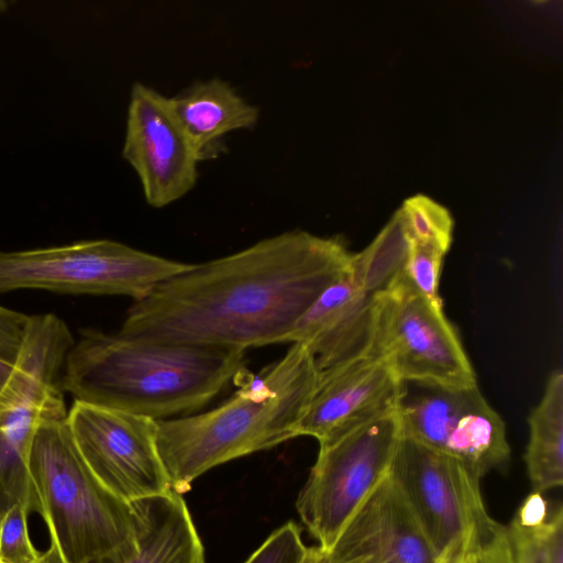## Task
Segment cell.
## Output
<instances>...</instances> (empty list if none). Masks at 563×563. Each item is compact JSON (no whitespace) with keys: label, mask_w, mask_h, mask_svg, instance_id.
I'll list each match as a JSON object with an SVG mask.
<instances>
[{"label":"cell","mask_w":563,"mask_h":563,"mask_svg":"<svg viewBox=\"0 0 563 563\" xmlns=\"http://www.w3.org/2000/svg\"><path fill=\"white\" fill-rule=\"evenodd\" d=\"M123 157L136 172L146 202L154 208L189 192L203 159L170 99L141 82L133 85L130 95Z\"/></svg>","instance_id":"8fae6325"},{"label":"cell","mask_w":563,"mask_h":563,"mask_svg":"<svg viewBox=\"0 0 563 563\" xmlns=\"http://www.w3.org/2000/svg\"><path fill=\"white\" fill-rule=\"evenodd\" d=\"M483 540L452 543L439 552L432 563H477L478 550Z\"/></svg>","instance_id":"f1b7e54d"},{"label":"cell","mask_w":563,"mask_h":563,"mask_svg":"<svg viewBox=\"0 0 563 563\" xmlns=\"http://www.w3.org/2000/svg\"><path fill=\"white\" fill-rule=\"evenodd\" d=\"M327 552L329 563H432L438 554L389 472Z\"/></svg>","instance_id":"4fadbf2b"},{"label":"cell","mask_w":563,"mask_h":563,"mask_svg":"<svg viewBox=\"0 0 563 563\" xmlns=\"http://www.w3.org/2000/svg\"><path fill=\"white\" fill-rule=\"evenodd\" d=\"M1 563V562H0Z\"/></svg>","instance_id":"1f68e13d"},{"label":"cell","mask_w":563,"mask_h":563,"mask_svg":"<svg viewBox=\"0 0 563 563\" xmlns=\"http://www.w3.org/2000/svg\"><path fill=\"white\" fill-rule=\"evenodd\" d=\"M306 550L300 529L290 521L275 530L244 563H300Z\"/></svg>","instance_id":"603a6c76"},{"label":"cell","mask_w":563,"mask_h":563,"mask_svg":"<svg viewBox=\"0 0 563 563\" xmlns=\"http://www.w3.org/2000/svg\"><path fill=\"white\" fill-rule=\"evenodd\" d=\"M173 110L202 158L216 156L221 137L235 130L253 129L258 110L225 81H199L169 98Z\"/></svg>","instance_id":"2e32d148"},{"label":"cell","mask_w":563,"mask_h":563,"mask_svg":"<svg viewBox=\"0 0 563 563\" xmlns=\"http://www.w3.org/2000/svg\"><path fill=\"white\" fill-rule=\"evenodd\" d=\"M32 511L44 519L64 563L92 561L135 547L130 503L91 472L73 439L67 417L37 428L30 452Z\"/></svg>","instance_id":"277c9868"},{"label":"cell","mask_w":563,"mask_h":563,"mask_svg":"<svg viewBox=\"0 0 563 563\" xmlns=\"http://www.w3.org/2000/svg\"><path fill=\"white\" fill-rule=\"evenodd\" d=\"M525 453L532 492L543 493L563 484V373L553 371L539 404L529 418Z\"/></svg>","instance_id":"e0dca14e"},{"label":"cell","mask_w":563,"mask_h":563,"mask_svg":"<svg viewBox=\"0 0 563 563\" xmlns=\"http://www.w3.org/2000/svg\"><path fill=\"white\" fill-rule=\"evenodd\" d=\"M135 547L91 563H205V550L181 494H165L131 503Z\"/></svg>","instance_id":"9a60e30c"},{"label":"cell","mask_w":563,"mask_h":563,"mask_svg":"<svg viewBox=\"0 0 563 563\" xmlns=\"http://www.w3.org/2000/svg\"><path fill=\"white\" fill-rule=\"evenodd\" d=\"M30 317L0 306V355L19 361Z\"/></svg>","instance_id":"cb8c5ba5"},{"label":"cell","mask_w":563,"mask_h":563,"mask_svg":"<svg viewBox=\"0 0 563 563\" xmlns=\"http://www.w3.org/2000/svg\"><path fill=\"white\" fill-rule=\"evenodd\" d=\"M409 247L410 239L398 209L366 249L352 253L349 273L367 294L384 295L405 278Z\"/></svg>","instance_id":"ac0fdd59"},{"label":"cell","mask_w":563,"mask_h":563,"mask_svg":"<svg viewBox=\"0 0 563 563\" xmlns=\"http://www.w3.org/2000/svg\"><path fill=\"white\" fill-rule=\"evenodd\" d=\"M437 553L482 541L494 528L481 477L459 460L401 432L389 468Z\"/></svg>","instance_id":"52a82bcc"},{"label":"cell","mask_w":563,"mask_h":563,"mask_svg":"<svg viewBox=\"0 0 563 563\" xmlns=\"http://www.w3.org/2000/svg\"><path fill=\"white\" fill-rule=\"evenodd\" d=\"M445 254L437 247L410 242L405 278L416 291L435 303H442L439 286Z\"/></svg>","instance_id":"44dd1931"},{"label":"cell","mask_w":563,"mask_h":563,"mask_svg":"<svg viewBox=\"0 0 563 563\" xmlns=\"http://www.w3.org/2000/svg\"><path fill=\"white\" fill-rule=\"evenodd\" d=\"M401 382L377 355L320 371L317 387L296 426V437L319 443L397 410Z\"/></svg>","instance_id":"7c38bea8"},{"label":"cell","mask_w":563,"mask_h":563,"mask_svg":"<svg viewBox=\"0 0 563 563\" xmlns=\"http://www.w3.org/2000/svg\"><path fill=\"white\" fill-rule=\"evenodd\" d=\"M319 376L310 350L291 343L258 375L241 373L239 389L214 409L156 420L157 448L172 489L183 494L214 466L296 438Z\"/></svg>","instance_id":"3957f363"},{"label":"cell","mask_w":563,"mask_h":563,"mask_svg":"<svg viewBox=\"0 0 563 563\" xmlns=\"http://www.w3.org/2000/svg\"><path fill=\"white\" fill-rule=\"evenodd\" d=\"M351 256L340 238L287 231L164 280L134 301L119 333L244 351L285 343Z\"/></svg>","instance_id":"6da1fadb"},{"label":"cell","mask_w":563,"mask_h":563,"mask_svg":"<svg viewBox=\"0 0 563 563\" xmlns=\"http://www.w3.org/2000/svg\"><path fill=\"white\" fill-rule=\"evenodd\" d=\"M410 242L437 247L448 253L454 222L450 211L424 195L406 199L400 208Z\"/></svg>","instance_id":"d6986e66"},{"label":"cell","mask_w":563,"mask_h":563,"mask_svg":"<svg viewBox=\"0 0 563 563\" xmlns=\"http://www.w3.org/2000/svg\"><path fill=\"white\" fill-rule=\"evenodd\" d=\"M372 355L382 357L400 382L452 387L476 385L475 371L442 303L416 291L404 278L377 296Z\"/></svg>","instance_id":"ba28073f"},{"label":"cell","mask_w":563,"mask_h":563,"mask_svg":"<svg viewBox=\"0 0 563 563\" xmlns=\"http://www.w3.org/2000/svg\"><path fill=\"white\" fill-rule=\"evenodd\" d=\"M506 527L512 563H543L538 528H525L514 520Z\"/></svg>","instance_id":"d4e9b609"},{"label":"cell","mask_w":563,"mask_h":563,"mask_svg":"<svg viewBox=\"0 0 563 563\" xmlns=\"http://www.w3.org/2000/svg\"><path fill=\"white\" fill-rule=\"evenodd\" d=\"M377 296L364 291L347 271L307 309L286 343L305 344L320 371L372 355Z\"/></svg>","instance_id":"5bb4252c"},{"label":"cell","mask_w":563,"mask_h":563,"mask_svg":"<svg viewBox=\"0 0 563 563\" xmlns=\"http://www.w3.org/2000/svg\"><path fill=\"white\" fill-rule=\"evenodd\" d=\"M400 434L396 410L319 443L296 508L323 550L388 474Z\"/></svg>","instance_id":"8992f818"},{"label":"cell","mask_w":563,"mask_h":563,"mask_svg":"<svg viewBox=\"0 0 563 563\" xmlns=\"http://www.w3.org/2000/svg\"><path fill=\"white\" fill-rule=\"evenodd\" d=\"M26 506L16 504L0 517V562L33 563L41 554L30 539Z\"/></svg>","instance_id":"ffe728a7"},{"label":"cell","mask_w":563,"mask_h":563,"mask_svg":"<svg viewBox=\"0 0 563 563\" xmlns=\"http://www.w3.org/2000/svg\"><path fill=\"white\" fill-rule=\"evenodd\" d=\"M190 265L111 240L0 251V294L32 288L68 294L123 295L136 301Z\"/></svg>","instance_id":"5b68a950"},{"label":"cell","mask_w":563,"mask_h":563,"mask_svg":"<svg viewBox=\"0 0 563 563\" xmlns=\"http://www.w3.org/2000/svg\"><path fill=\"white\" fill-rule=\"evenodd\" d=\"M33 563H64L57 549L49 544L45 552H41L40 556Z\"/></svg>","instance_id":"4dcf8cb0"},{"label":"cell","mask_w":563,"mask_h":563,"mask_svg":"<svg viewBox=\"0 0 563 563\" xmlns=\"http://www.w3.org/2000/svg\"><path fill=\"white\" fill-rule=\"evenodd\" d=\"M549 517L548 505L541 493L532 492L520 505L514 521L525 528L534 529L542 526Z\"/></svg>","instance_id":"83f0119b"},{"label":"cell","mask_w":563,"mask_h":563,"mask_svg":"<svg viewBox=\"0 0 563 563\" xmlns=\"http://www.w3.org/2000/svg\"><path fill=\"white\" fill-rule=\"evenodd\" d=\"M397 412L404 434L459 460L481 478L510 459L505 422L477 384L401 382Z\"/></svg>","instance_id":"9c48e42d"},{"label":"cell","mask_w":563,"mask_h":563,"mask_svg":"<svg viewBox=\"0 0 563 563\" xmlns=\"http://www.w3.org/2000/svg\"><path fill=\"white\" fill-rule=\"evenodd\" d=\"M300 563H329L328 552L321 547H307L306 553Z\"/></svg>","instance_id":"f546056e"},{"label":"cell","mask_w":563,"mask_h":563,"mask_svg":"<svg viewBox=\"0 0 563 563\" xmlns=\"http://www.w3.org/2000/svg\"><path fill=\"white\" fill-rule=\"evenodd\" d=\"M36 353V339L31 317L19 361L0 355V413L20 398L32 373Z\"/></svg>","instance_id":"7402d4cb"},{"label":"cell","mask_w":563,"mask_h":563,"mask_svg":"<svg viewBox=\"0 0 563 563\" xmlns=\"http://www.w3.org/2000/svg\"><path fill=\"white\" fill-rule=\"evenodd\" d=\"M543 563H563V509L560 505L538 527Z\"/></svg>","instance_id":"484cf974"},{"label":"cell","mask_w":563,"mask_h":563,"mask_svg":"<svg viewBox=\"0 0 563 563\" xmlns=\"http://www.w3.org/2000/svg\"><path fill=\"white\" fill-rule=\"evenodd\" d=\"M67 422L88 467L119 498L131 504L173 490L156 420L75 400Z\"/></svg>","instance_id":"30bf717a"},{"label":"cell","mask_w":563,"mask_h":563,"mask_svg":"<svg viewBox=\"0 0 563 563\" xmlns=\"http://www.w3.org/2000/svg\"><path fill=\"white\" fill-rule=\"evenodd\" d=\"M477 563H512L507 527L496 522L483 540L477 555Z\"/></svg>","instance_id":"4316f807"},{"label":"cell","mask_w":563,"mask_h":563,"mask_svg":"<svg viewBox=\"0 0 563 563\" xmlns=\"http://www.w3.org/2000/svg\"><path fill=\"white\" fill-rule=\"evenodd\" d=\"M244 355L87 330L67 353L60 387L76 401L170 419L207 406L245 371Z\"/></svg>","instance_id":"7a4b0ae2"}]
</instances>
